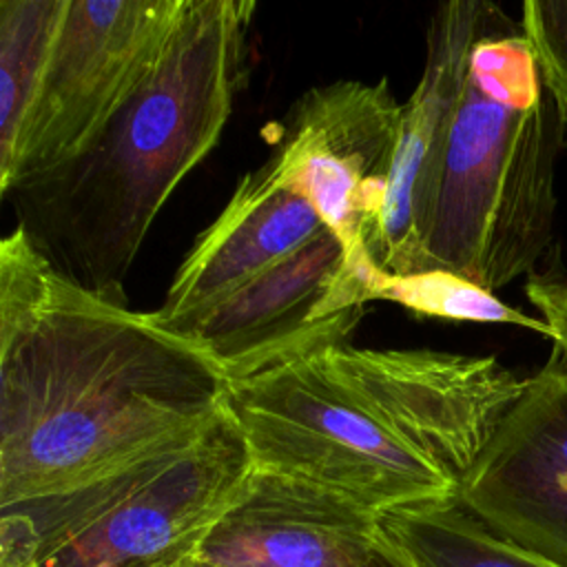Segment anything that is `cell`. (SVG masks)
Here are the masks:
<instances>
[{
	"label": "cell",
	"mask_w": 567,
	"mask_h": 567,
	"mask_svg": "<svg viewBox=\"0 0 567 567\" xmlns=\"http://www.w3.org/2000/svg\"><path fill=\"white\" fill-rule=\"evenodd\" d=\"M228 381L151 312L0 244V507L62 494L202 434Z\"/></svg>",
	"instance_id": "1"
},
{
	"label": "cell",
	"mask_w": 567,
	"mask_h": 567,
	"mask_svg": "<svg viewBox=\"0 0 567 567\" xmlns=\"http://www.w3.org/2000/svg\"><path fill=\"white\" fill-rule=\"evenodd\" d=\"M255 472L286 476L379 516L458 498L485 443L476 385L430 348H317L228 381Z\"/></svg>",
	"instance_id": "2"
},
{
	"label": "cell",
	"mask_w": 567,
	"mask_h": 567,
	"mask_svg": "<svg viewBox=\"0 0 567 567\" xmlns=\"http://www.w3.org/2000/svg\"><path fill=\"white\" fill-rule=\"evenodd\" d=\"M255 2L186 0L159 58L93 142L4 197L73 281L126 301L124 279L166 199L217 144L246 75Z\"/></svg>",
	"instance_id": "3"
},
{
	"label": "cell",
	"mask_w": 567,
	"mask_h": 567,
	"mask_svg": "<svg viewBox=\"0 0 567 567\" xmlns=\"http://www.w3.org/2000/svg\"><path fill=\"white\" fill-rule=\"evenodd\" d=\"M252 474L224 408L190 441L89 485L0 507V567H193Z\"/></svg>",
	"instance_id": "4"
},
{
	"label": "cell",
	"mask_w": 567,
	"mask_h": 567,
	"mask_svg": "<svg viewBox=\"0 0 567 567\" xmlns=\"http://www.w3.org/2000/svg\"><path fill=\"white\" fill-rule=\"evenodd\" d=\"M565 126L549 93L518 109L465 71L421 270H450L492 292L527 275L551 241L554 159Z\"/></svg>",
	"instance_id": "5"
},
{
	"label": "cell",
	"mask_w": 567,
	"mask_h": 567,
	"mask_svg": "<svg viewBox=\"0 0 567 567\" xmlns=\"http://www.w3.org/2000/svg\"><path fill=\"white\" fill-rule=\"evenodd\" d=\"M186 0H66L11 153L2 197L80 155L159 58Z\"/></svg>",
	"instance_id": "6"
},
{
	"label": "cell",
	"mask_w": 567,
	"mask_h": 567,
	"mask_svg": "<svg viewBox=\"0 0 567 567\" xmlns=\"http://www.w3.org/2000/svg\"><path fill=\"white\" fill-rule=\"evenodd\" d=\"M379 272L372 264H350L326 228L217 303L162 328L202 350L226 381L246 379L346 341L372 301Z\"/></svg>",
	"instance_id": "7"
},
{
	"label": "cell",
	"mask_w": 567,
	"mask_h": 567,
	"mask_svg": "<svg viewBox=\"0 0 567 567\" xmlns=\"http://www.w3.org/2000/svg\"><path fill=\"white\" fill-rule=\"evenodd\" d=\"M403 104L388 78L308 89L277 122L266 159L339 237L350 264H372L401 137Z\"/></svg>",
	"instance_id": "8"
},
{
	"label": "cell",
	"mask_w": 567,
	"mask_h": 567,
	"mask_svg": "<svg viewBox=\"0 0 567 567\" xmlns=\"http://www.w3.org/2000/svg\"><path fill=\"white\" fill-rule=\"evenodd\" d=\"M458 503L545 565L567 567V368L527 377L461 478Z\"/></svg>",
	"instance_id": "9"
},
{
	"label": "cell",
	"mask_w": 567,
	"mask_h": 567,
	"mask_svg": "<svg viewBox=\"0 0 567 567\" xmlns=\"http://www.w3.org/2000/svg\"><path fill=\"white\" fill-rule=\"evenodd\" d=\"M503 16L494 2L452 0L439 4L430 20L423 73L403 104L388 199L370 248V259L383 275L399 277L423 268V244L470 51Z\"/></svg>",
	"instance_id": "10"
},
{
	"label": "cell",
	"mask_w": 567,
	"mask_h": 567,
	"mask_svg": "<svg viewBox=\"0 0 567 567\" xmlns=\"http://www.w3.org/2000/svg\"><path fill=\"white\" fill-rule=\"evenodd\" d=\"M202 567H414L381 516L286 476L255 472L204 543Z\"/></svg>",
	"instance_id": "11"
},
{
	"label": "cell",
	"mask_w": 567,
	"mask_h": 567,
	"mask_svg": "<svg viewBox=\"0 0 567 567\" xmlns=\"http://www.w3.org/2000/svg\"><path fill=\"white\" fill-rule=\"evenodd\" d=\"M321 230L315 208L264 162L237 182L215 221L195 239L162 306L151 312L153 321L166 326L217 303Z\"/></svg>",
	"instance_id": "12"
},
{
	"label": "cell",
	"mask_w": 567,
	"mask_h": 567,
	"mask_svg": "<svg viewBox=\"0 0 567 567\" xmlns=\"http://www.w3.org/2000/svg\"><path fill=\"white\" fill-rule=\"evenodd\" d=\"M381 523L414 567H549L494 534L458 498L396 509Z\"/></svg>",
	"instance_id": "13"
},
{
	"label": "cell",
	"mask_w": 567,
	"mask_h": 567,
	"mask_svg": "<svg viewBox=\"0 0 567 567\" xmlns=\"http://www.w3.org/2000/svg\"><path fill=\"white\" fill-rule=\"evenodd\" d=\"M66 0H0V162L40 84Z\"/></svg>",
	"instance_id": "14"
},
{
	"label": "cell",
	"mask_w": 567,
	"mask_h": 567,
	"mask_svg": "<svg viewBox=\"0 0 567 567\" xmlns=\"http://www.w3.org/2000/svg\"><path fill=\"white\" fill-rule=\"evenodd\" d=\"M372 301H392L425 319L518 326L551 339V330L540 317L507 306L492 290L450 270H421L399 277L381 272L372 288Z\"/></svg>",
	"instance_id": "15"
},
{
	"label": "cell",
	"mask_w": 567,
	"mask_h": 567,
	"mask_svg": "<svg viewBox=\"0 0 567 567\" xmlns=\"http://www.w3.org/2000/svg\"><path fill=\"white\" fill-rule=\"evenodd\" d=\"M520 29L536 51L543 84L567 124V0L523 2Z\"/></svg>",
	"instance_id": "16"
},
{
	"label": "cell",
	"mask_w": 567,
	"mask_h": 567,
	"mask_svg": "<svg viewBox=\"0 0 567 567\" xmlns=\"http://www.w3.org/2000/svg\"><path fill=\"white\" fill-rule=\"evenodd\" d=\"M525 295L540 312V319L551 330V341L567 361V281H551L547 277L529 275Z\"/></svg>",
	"instance_id": "17"
},
{
	"label": "cell",
	"mask_w": 567,
	"mask_h": 567,
	"mask_svg": "<svg viewBox=\"0 0 567 567\" xmlns=\"http://www.w3.org/2000/svg\"><path fill=\"white\" fill-rule=\"evenodd\" d=\"M193 567H202V565H193Z\"/></svg>",
	"instance_id": "18"
}]
</instances>
